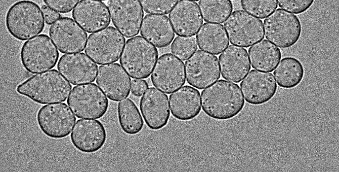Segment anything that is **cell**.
Masks as SVG:
<instances>
[{
    "instance_id": "obj_1",
    "label": "cell",
    "mask_w": 339,
    "mask_h": 172,
    "mask_svg": "<svg viewBox=\"0 0 339 172\" xmlns=\"http://www.w3.org/2000/svg\"><path fill=\"white\" fill-rule=\"evenodd\" d=\"M201 107L210 118L226 120L238 115L243 110L245 100L239 85L220 79L203 90Z\"/></svg>"
},
{
    "instance_id": "obj_2",
    "label": "cell",
    "mask_w": 339,
    "mask_h": 172,
    "mask_svg": "<svg viewBox=\"0 0 339 172\" xmlns=\"http://www.w3.org/2000/svg\"><path fill=\"white\" fill-rule=\"evenodd\" d=\"M72 89L70 83L56 69L34 75L19 84L16 92L42 104L64 102Z\"/></svg>"
},
{
    "instance_id": "obj_3",
    "label": "cell",
    "mask_w": 339,
    "mask_h": 172,
    "mask_svg": "<svg viewBox=\"0 0 339 172\" xmlns=\"http://www.w3.org/2000/svg\"><path fill=\"white\" fill-rule=\"evenodd\" d=\"M43 15L40 6L30 0H20L10 6L5 16V26L15 38L23 41L43 31Z\"/></svg>"
},
{
    "instance_id": "obj_4",
    "label": "cell",
    "mask_w": 339,
    "mask_h": 172,
    "mask_svg": "<svg viewBox=\"0 0 339 172\" xmlns=\"http://www.w3.org/2000/svg\"><path fill=\"white\" fill-rule=\"evenodd\" d=\"M158 58L157 48L138 35L127 41L120 63L131 77L143 79L150 76Z\"/></svg>"
},
{
    "instance_id": "obj_5",
    "label": "cell",
    "mask_w": 339,
    "mask_h": 172,
    "mask_svg": "<svg viewBox=\"0 0 339 172\" xmlns=\"http://www.w3.org/2000/svg\"><path fill=\"white\" fill-rule=\"evenodd\" d=\"M67 103L79 118H100L106 114L109 107L108 99L94 83L75 86Z\"/></svg>"
},
{
    "instance_id": "obj_6",
    "label": "cell",
    "mask_w": 339,
    "mask_h": 172,
    "mask_svg": "<svg viewBox=\"0 0 339 172\" xmlns=\"http://www.w3.org/2000/svg\"><path fill=\"white\" fill-rule=\"evenodd\" d=\"M59 53L49 37L42 34L25 42L21 48L20 59L28 72L38 73L53 68Z\"/></svg>"
},
{
    "instance_id": "obj_7",
    "label": "cell",
    "mask_w": 339,
    "mask_h": 172,
    "mask_svg": "<svg viewBox=\"0 0 339 172\" xmlns=\"http://www.w3.org/2000/svg\"><path fill=\"white\" fill-rule=\"evenodd\" d=\"M265 37L281 48L294 45L302 31L300 20L296 15L278 8L264 19Z\"/></svg>"
},
{
    "instance_id": "obj_8",
    "label": "cell",
    "mask_w": 339,
    "mask_h": 172,
    "mask_svg": "<svg viewBox=\"0 0 339 172\" xmlns=\"http://www.w3.org/2000/svg\"><path fill=\"white\" fill-rule=\"evenodd\" d=\"M125 41L118 30L107 27L88 36L85 51L98 65L114 63L119 60Z\"/></svg>"
},
{
    "instance_id": "obj_9",
    "label": "cell",
    "mask_w": 339,
    "mask_h": 172,
    "mask_svg": "<svg viewBox=\"0 0 339 172\" xmlns=\"http://www.w3.org/2000/svg\"><path fill=\"white\" fill-rule=\"evenodd\" d=\"M224 27L230 43L236 46L247 48L264 38L262 21L242 10L233 12Z\"/></svg>"
},
{
    "instance_id": "obj_10",
    "label": "cell",
    "mask_w": 339,
    "mask_h": 172,
    "mask_svg": "<svg viewBox=\"0 0 339 172\" xmlns=\"http://www.w3.org/2000/svg\"><path fill=\"white\" fill-rule=\"evenodd\" d=\"M76 117L65 103L45 105L37 114V121L42 132L53 139H61L71 133Z\"/></svg>"
},
{
    "instance_id": "obj_11",
    "label": "cell",
    "mask_w": 339,
    "mask_h": 172,
    "mask_svg": "<svg viewBox=\"0 0 339 172\" xmlns=\"http://www.w3.org/2000/svg\"><path fill=\"white\" fill-rule=\"evenodd\" d=\"M186 80L190 85L203 89L217 81L220 76L217 57L198 50L185 62Z\"/></svg>"
},
{
    "instance_id": "obj_12",
    "label": "cell",
    "mask_w": 339,
    "mask_h": 172,
    "mask_svg": "<svg viewBox=\"0 0 339 172\" xmlns=\"http://www.w3.org/2000/svg\"><path fill=\"white\" fill-rule=\"evenodd\" d=\"M153 85L167 94H170L185 83L184 63L170 53L161 55L152 71Z\"/></svg>"
},
{
    "instance_id": "obj_13",
    "label": "cell",
    "mask_w": 339,
    "mask_h": 172,
    "mask_svg": "<svg viewBox=\"0 0 339 172\" xmlns=\"http://www.w3.org/2000/svg\"><path fill=\"white\" fill-rule=\"evenodd\" d=\"M112 23L125 37L138 34L144 16L138 0H108L107 2Z\"/></svg>"
},
{
    "instance_id": "obj_14",
    "label": "cell",
    "mask_w": 339,
    "mask_h": 172,
    "mask_svg": "<svg viewBox=\"0 0 339 172\" xmlns=\"http://www.w3.org/2000/svg\"><path fill=\"white\" fill-rule=\"evenodd\" d=\"M49 34L59 51L62 53L83 51L87 34L72 18H60L49 28Z\"/></svg>"
},
{
    "instance_id": "obj_15",
    "label": "cell",
    "mask_w": 339,
    "mask_h": 172,
    "mask_svg": "<svg viewBox=\"0 0 339 172\" xmlns=\"http://www.w3.org/2000/svg\"><path fill=\"white\" fill-rule=\"evenodd\" d=\"M70 139L79 151L92 153L104 146L107 139V133L104 126L99 120L79 119L73 128Z\"/></svg>"
},
{
    "instance_id": "obj_16",
    "label": "cell",
    "mask_w": 339,
    "mask_h": 172,
    "mask_svg": "<svg viewBox=\"0 0 339 172\" xmlns=\"http://www.w3.org/2000/svg\"><path fill=\"white\" fill-rule=\"evenodd\" d=\"M96 82L111 101H120L127 97L130 94V78L118 63L100 66Z\"/></svg>"
},
{
    "instance_id": "obj_17",
    "label": "cell",
    "mask_w": 339,
    "mask_h": 172,
    "mask_svg": "<svg viewBox=\"0 0 339 172\" xmlns=\"http://www.w3.org/2000/svg\"><path fill=\"white\" fill-rule=\"evenodd\" d=\"M246 101L258 105L270 101L275 95L277 85L273 75L268 72L253 69L240 83Z\"/></svg>"
},
{
    "instance_id": "obj_18",
    "label": "cell",
    "mask_w": 339,
    "mask_h": 172,
    "mask_svg": "<svg viewBox=\"0 0 339 172\" xmlns=\"http://www.w3.org/2000/svg\"><path fill=\"white\" fill-rule=\"evenodd\" d=\"M139 107L150 129L159 130L168 124L170 117L168 97L158 89L148 88L140 99Z\"/></svg>"
},
{
    "instance_id": "obj_19",
    "label": "cell",
    "mask_w": 339,
    "mask_h": 172,
    "mask_svg": "<svg viewBox=\"0 0 339 172\" xmlns=\"http://www.w3.org/2000/svg\"><path fill=\"white\" fill-rule=\"evenodd\" d=\"M57 69L68 81L76 85L93 82L98 66L85 53H76L62 55Z\"/></svg>"
},
{
    "instance_id": "obj_20",
    "label": "cell",
    "mask_w": 339,
    "mask_h": 172,
    "mask_svg": "<svg viewBox=\"0 0 339 172\" xmlns=\"http://www.w3.org/2000/svg\"><path fill=\"white\" fill-rule=\"evenodd\" d=\"M72 16L88 33L105 28L111 21L106 4L95 0H81L73 9Z\"/></svg>"
},
{
    "instance_id": "obj_21",
    "label": "cell",
    "mask_w": 339,
    "mask_h": 172,
    "mask_svg": "<svg viewBox=\"0 0 339 172\" xmlns=\"http://www.w3.org/2000/svg\"><path fill=\"white\" fill-rule=\"evenodd\" d=\"M169 17L175 34L179 36L196 34L203 23L198 4L188 0H180Z\"/></svg>"
},
{
    "instance_id": "obj_22",
    "label": "cell",
    "mask_w": 339,
    "mask_h": 172,
    "mask_svg": "<svg viewBox=\"0 0 339 172\" xmlns=\"http://www.w3.org/2000/svg\"><path fill=\"white\" fill-rule=\"evenodd\" d=\"M222 77L232 82H240L251 69L246 49L238 46L229 45L219 56Z\"/></svg>"
},
{
    "instance_id": "obj_23",
    "label": "cell",
    "mask_w": 339,
    "mask_h": 172,
    "mask_svg": "<svg viewBox=\"0 0 339 172\" xmlns=\"http://www.w3.org/2000/svg\"><path fill=\"white\" fill-rule=\"evenodd\" d=\"M170 105L171 113L176 119L192 120L201 110L200 92L194 87L184 86L170 95Z\"/></svg>"
},
{
    "instance_id": "obj_24",
    "label": "cell",
    "mask_w": 339,
    "mask_h": 172,
    "mask_svg": "<svg viewBox=\"0 0 339 172\" xmlns=\"http://www.w3.org/2000/svg\"><path fill=\"white\" fill-rule=\"evenodd\" d=\"M140 34L158 48L170 44L174 37L172 26L166 15L148 14L142 22Z\"/></svg>"
},
{
    "instance_id": "obj_25",
    "label": "cell",
    "mask_w": 339,
    "mask_h": 172,
    "mask_svg": "<svg viewBox=\"0 0 339 172\" xmlns=\"http://www.w3.org/2000/svg\"><path fill=\"white\" fill-rule=\"evenodd\" d=\"M196 38L201 49L215 55L221 53L229 45L225 28L220 24L204 23L199 30Z\"/></svg>"
},
{
    "instance_id": "obj_26",
    "label": "cell",
    "mask_w": 339,
    "mask_h": 172,
    "mask_svg": "<svg viewBox=\"0 0 339 172\" xmlns=\"http://www.w3.org/2000/svg\"><path fill=\"white\" fill-rule=\"evenodd\" d=\"M249 55L253 68L271 72L280 62L282 53L276 45L263 39L250 47Z\"/></svg>"
},
{
    "instance_id": "obj_27",
    "label": "cell",
    "mask_w": 339,
    "mask_h": 172,
    "mask_svg": "<svg viewBox=\"0 0 339 172\" xmlns=\"http://www.w3.org/2000/svg\"><path fill=\"white\" fill-rule=\"evenodd\" d=\"M273 74L280 87L292 89L297 87L302 81L304 75V69L297 59L286 57L278 64Z\"/></svg>"
},
{
    "instance_id": "obj_28",
    "label": "cell",
    "mask_w": 339,
    "mask_h": 172,
    "mask_svg": "<svg viewBox=\"0 0 339 172\" xmlns=\"http://www.w3.org/2000/svg\"><path fill=\"white\" fill-rule=\"evenodd\" d=\"M118 117L120 126L126 134L135 135L143 129L144 122L135 103L130 99L122 100L118 104Z\"/></svg>"
},
{
    "instance_id": "obj_29",
    "label": "cell",
    "mask_w": 339,
    "mask_h": 172,
    "mask_svg": "<svg viewBox=\"0 0 339 172\" xmlns=\"http://www.w3.org/2000/svg\"><path fill=\"white\" fill-rule=\"evenodd\" d=\"M199 6L204 20L208 22L222 23L233 10L230 0H200Z\"/></svg>"
},
{
    "instance_id": "obj_30",
    "label": "cell",
    "mask_w": 339,
    "mask_h": 172,
    "mask_svg": "<svg viewBox=\"0 0 339 172\" xmlns=\"http://www.w3.org/2000/svg\"><path fill=\"white\" fill-rule=\"evenodd\" d=\"M242 8L256 17L264 19L278 7L277 0H241Z\"/></svg>"
},
{
    "instance_id": "obj_31",
    "label": "cell",
    "mask_w": 339,
    "mask_h": 172,
    "mask_svg": "<svg viewBox=\"0 0 339 172\" xmlns=\"http://www.w3.org/2000/svg\"><path fill=\"white\" fill-rule=\"evenodd\" d=\"M196 38L193 36H177L172 42L170 50L178 59L185 61L197 49Z\"/></svg>"
},
{
    "instance_id": "obj_32",
    "label": "cell",
    "mask_w": 339,
    "mask_h": 172,
    "mask_svg": "<svg viewBox=\"0 0 339 172\" xmlns=\"http://www.w3.org/2000/svg\"><path fill=\"white\" fill-rule=\"evenodd\" d=\"M144 11L150 14H167L178 0H139Z\"/></svg>"
},
{
    "instance_id": "obj_33",
    "label": "cell",
    "mask_w": 339,
    "mask_h": 172,
    "mask_svg": "<svg viewBox=\"0 0 339 172\" xmlns=\"http://www.w3.org/2000/svg\"><path fill=\"white\" fill-rule=\"evenodd\" d=\"M279 7L296 14L306 11L315 0H277Z\"/></svg>"
},
{
    "instance_id": "obj_34",
    "label": "cell",
    "mask_w": 339,
    "mask_h": 172,
    "mask_svg": "<svg viewBox=\"0 0 339 172\" xmlns=\"http://www.w3.org/2000/svg\"><path fill=\"white\" fill-rule=\"evenodd\" d=\"M50 8L62 13L70 12L79 0H42Z\"/></svg>"
},
{
    "instance_id": "obj_35",
    "label": "cell",
    "mask_w": 339,
    "mask_h": 172,
    "mask_svg": "<svg viewBox=\"0 0 339 172\" xmlns=\"http://www.w3.org/2000/svg\"><path fill=\"white\" fill-rule=\"evenodd\" d=\"M148 87V84L145 80L136 79L131 81V91L135 96H141Z\"/></svg>"
},
{
    "instance_id": "obj_36",
    "label": "cell",
    "mask_w": 339,
    "mask_h": 172,
    "mask_svg": "<svg viewBox=\"0 0 339 172\" xmlns=\"http://www.w3.org/2000/svg\"><path fill=\"white\" fill-rule=\"evenodd\" d=\"M46 23L50 25L60 18L61 15L48 6L42 5L41 7Z\"/></svg>"
},
{
    "instance_id": "obj_37",
    "label": "cell",
    "mask_w": 339,
    "mask_h": 172,
    "mask_svg": "<svg viewBox=\"0 0 339 172\" xmlns=\"http://www.w3.org/2000/svg\"><path fill=\"white\" fill-rule=\"evenodd\" d=\"M190 0L198 1V0Z\"/></svg>"
},
{
    "instance_id": "obj_38",
    "label": "cell",
    "mask_w": 339,
    "mask_h": 172,
    "mask_svg": "<svg viewBox=\"0 0 339 172\" xmlns=\"http://www.w3.org/2000/svg\"><path fill=\"white\" fill-rule=\"evenodd\" d=\"M101 0V1H104V0Z\"/></svg>"
}]
</instances>
